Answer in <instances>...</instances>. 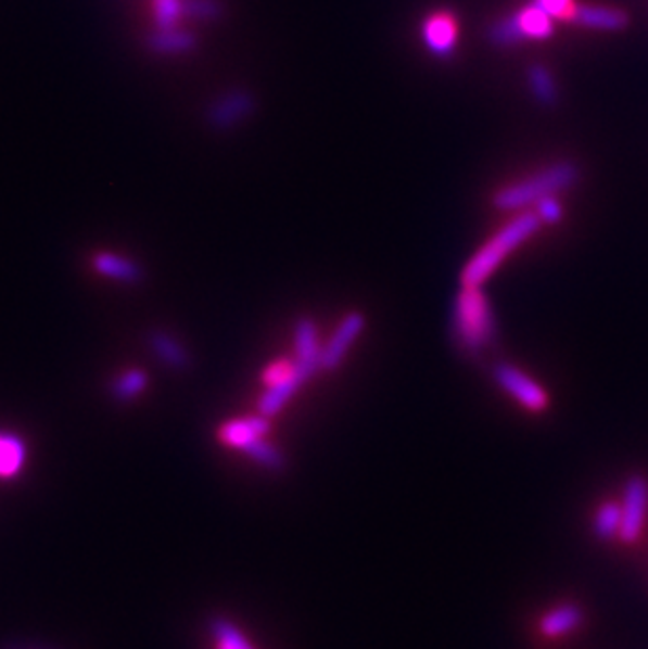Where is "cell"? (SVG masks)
<instances>
[{"label":"cell","mask_w":648,"mask_h":649,"mask_svg":"<svg viewBox=\"0 0 648 649\" xmlns=\"http://www.w3.org/2000/svg\"><path fill=\"white\" fill-rule=\"evenodd\" d=\"M542 226L535 211H526L516 215L510 224L499 229L488 242L480 246V251L472 255V259L466 263L461 271V284L482 289V284L497 271V267L506 260V257L513 253L524 240L537 233Z\"/></svg>","instance_id":"6da1fadb"},{"label":"cell","mask_w":648,"mask_h":649,"mask_svg":"<svg viewBox=\"0 0 648 649\" xmlns=\"http://www.w3.org/2000/svg\"><path fill=\"white\" fill-rule=\"evenodd\" d=\"M580 166L575 163L551 164L544 170L531 175L529 179L499 190L493 198V204L497 211L513 213V211L535 204L537 200H542L546 195L560 194V192L573 188L580 181Z\"/></svg>","instance_id":"7a4b0ae2"},{"label":"cell","mask_w":648,"mask_h":649,"mask_svg":"<svg viewBox=\"0 0 648 649\" xmlns=\"http://www.w3.org/2000/svg\"><path fill=\"white\" fill-rule=\"evenodd\" d=\"M453 326L459 343L470 352H480L493 341L495 318L482 289L463 287L461 293L457 294L453 307Z\"/></svg>","instance_id":"3957f363"},{"label":"cell","mask_w":648,"mask_h":649,"mask_svg":"<svg viewBox=\"0 0 648 649\" xmlns=\"http://www.w3.org/2000/svg\"><path fill=\"white\" fill-rule=\"evenodd\" d=\"M495 381L508 395H512L522 408L531 412H542L549 404L547 391L512 364H499L495 368Z\"/></svg>","instance_id":"277c9868"},{"label":"cell","mask_w":648,"mask_h":649,"mask_svg":"<svg viewBox=\"0 0 648 649\" xmlns=\"http://www.w3.org/2000/svg\"><path fill=\"white\" fill-rule=\"evenodd\" d=\"M257 107V99L246 89H232L215 99L206 110V123L215 130H230L244 123Z\"/></svg>","instance_id":"5b68a950"},{"label":"cell","mask_w":648,"mask_h":649,"mask_svg":"<svg viewBox=\"0 0 648 649\" xmlns=\"http://www.w3.org/2000/svg\"><path fill=\"white\" fill-rule=\"evenodd\" d=\"M648 509V486L643 478H632L625 486L621 505V530L619 538L623 543H636L645 527Z\"/></svg>","instance_id":"8992f818"},{"label":"cell","mask_w":648,"mask_h":649,"mask_svg":"<svg viewBox=\"0 0 648 649\" xmlns=\"http://www.w3.org/2000/svg\"><path fill=\"white\" fill-rule=\"evenodd\" d=\"M318 368H320L318 361L295 357V370H293V374L284 383L274 385V387H266V391H264V395L259 399V412L264 417H268V419L274 417V415H278L287 406V402L304 387V383H307V379Z\"/></svg>","instance_id":"52a82bcc"},{"label":"cell","mask_w":648,"mask_h":649,"mask_svg":"<svg viewBox=\"0 0 648 649\" xmlns=\"http://www.w3.org/2000/svg\"><path fill=\"white\" fill-rule=\"evenodd\" d=\"M363 330H365V316L358 311L347 314L340 326L335 328V332L331 334V339L322 345L320 368H327V370L338 368L342 364L343 357L347 356L350 347L363 334Z\"/></svg>","instance_id":"ba28073f"},{"label":"cell","mask_w":648,"mask_h":649,"mask_svg":"<svg viewBox=\"0 0 648 649\" xmlns=\"http://www.w3.org/2000/svg\"><path fill=\"white\" fill-rule=\"evenodd\" d=\"M268 431H270V421L259 412L255 417H240L224 422L217 431V437L224 446L244 453V448H249L253 442L266 437Z\"/></svg>","instance_id":"9c48e42d"},{"label":"cell","mask_w":648,"mask_h":649,"mask_svg":"<svg viewBox=\"0 0 648 649\" xmlns=\"http://www.w3.org/2000/svg\"><path fill=\"white\" fill-rule=\"evenodd\" d=\"M569 20H573L577 26H583V28L607 30V33L625 30L630 24V17L625 11L613 9V7H600V4H575Z\"/></svg>","instance_id":"30bf717a"},{"label":"cell","mask_w":648,"mask_h":649,"mask_svg":"<svg viewBox=\"0 0 648 649\" xmlns=\"http://www.w3.org/2000/svg\"><path fill=\"white\" fill-rule=\"evenodd\" d=\"M145 44L156 55H183L196 47V36L179 28H156L145 36Z\"/></svg>","instance_id":"8fae6325"},{"label":"cell","mask_w":648,"mask_h":649,"mask_svg":"<svg viewBox=\"0 0 648 649\" xmlns=\"http://www.w3.org/2000/svg\"><path fill=\"white\" fill-rule=\"evenodd\" d=\"M423 40L428 49L439 55L448 58L457 44V26L448 15H434L423 24Z\"/></svg>","instance_id":"7c38bea8"},{"label":"cell","mask_w":648,"mask_h":649,"mask_svg":"<svg viewBox=\"0 0 648 649\" xmlns=\"http://www.w3.org/2000/svg\"><path fill=\"white\" fill-rule=\"evenodd\" d=\"M26 444L20 435L0 431V480H15L26 467Z\"/></svg>","instance_id":"4fadbf2b"},{"label":"cell","mask_w":648,"mask_h":649,"mask_svg":"<svg viewBox=\"0 0 648 649\" xmlns=\"http://www.w3.org/2000/svg\"><path fill=\"white\" fill-rule=\"evenodd\" d=\"M93 269L105 278L125 282V284H137L141 280V267L136 260L127 259L123 255L114 253H98L93 257Z\"/></svg>","instance_id":"5bb4252c"},{"label":"cell","mask_w":648,"mask_h":649,"mask_svg":"<svg viewBox=\"0 0 648 649\" xmlns=\"http://www.w3.org/2000/svg\"><path fill=\"white\" fill-rule=\"evenodd\" d=\"M581 624V610L575 606H558L554 610H549L546 616L542 618V633L549 637V639H556V637H562L571 631H575Z\"/></svg>","instance_id":"9a60e30c"},{"label":"cell","mask_w":648,"mask_h":649,"mask_svg":"<svg viewBox=\"0 0 648 649\" xmlns=\"http://www.w3.org/2000/svg\"><path fill=\"white\" fill-rule=\"evenodd\" d=\"M150 345L154 349V354L158 356L161 361H165L171 368H186L190 356L186 352V347L167 332H154L150 339Z\"/></svg>","instance_id":"2e32d148"},{"label":"cell","mask_w":648,"mask_h":649,"mask_svg":"<svg viewBox=\"0 0 648 649\" xmlns=\"http://www.w3.org/2000/svg\"><path fill=\"white\" fill-rule=\"evenodd\" d=\"M526 78H529V85H531V91L533 96L537 98V101L542 105H556L558 103V87L549 74V69L544 65L533 64L526 72Z\"/></svg>","instance_id":"e0dca14e"},{"label":"cell","mask_w":648,"mask_h":649,"mask_svg":"<svg viewBox=\"0 0 648 649\" xmlns=\"http://www.w3.org/2000/svg\"><path fill=\"white\" fill-rule=\"evenodd\" d=\"M486 38L491 44L504 49V47H513V44H520L526 40V36L522 33V26H520V20L518 15H510V17H504L499 22H495L488 30H486Z\"/></svg>","instance_id":"ac0fdd59"},{"label":"cell","mask_w":648,"mask_h":649,"mask_svg":"<svg viewBox=\"0 0 648 649\" xmlns=\"http://www.w3.org/2000/svg\"><path fill=\"white\" fill-rule=\"evenodd\" d=\"M522 26V33L526 38H549L554 34L551 17L544 13L537 4H531L516 13Z\"/></svg>","instance_id":"d6986e66"},{"label":"cell","mask_w":648,"mask_h":649,"mask_svg":"<svg viewBox=\"0 0 648 649\" xmlns=\"http://www.w3.org/2000/svg\"><path fill=\"white\" fill-rule=\"evenodd\" d=\"M320 349L322 345L318 339V328L309 320H300L295 326V357L320 364Z\"/></svg>","instance_id":"ffe728a7"},{"label":"cell","mask_w":648,"mask_h":649,"mask_svg":"<svg viewBox=\"0 0 648 649\" xmlns=\"http://www.w3.org/2000/svg\"><path fill=\"white\" fill-rule=\"evenodd\" d=\"M213 637L217 648L221 649H255L251 646V641L244 637V633L237 628L232 622L228 620H215L213 626Z\"/></svg>","instance_id":"44dd1931"},{"label":"cell","mask_w":648,"mask_h":649,"mask_svg":"<svg viewBox=\"0 0 648 649\" xmlns=\"http://www.w3.org/2000/svg\"><path fill=\"white\" fill-rule=\"evenodd\" d=\"M619 530H621V507L614 502H605L596 511V520H594L596 536L602 540H611L613 536H619Z\"/></svg>","instance_id":"7402d4cb"},{"label":"cell","mask_w":648,"mask_h":649,"mask_svg":"<svg viewBox=\"0 0 648 649\" xmlns=\"http://www.w3.org/2000/svg\"><path fill=\"white\" fill-rule=\"evenodd\" d=\"M145 387H148V377H145L143 370H127V372H123V374L114 381L112 391H114V395H116L118 399L127 402V399L137 397L139 393H143Z\"/></svg>","instance_id":"603a6c76"},{"label":"cell","mask_w":648,"mask_h":649,"mask_svg":"<svg viewBox=\"0 0 648 649\" xmlns=\"http://www.w3.org/2000/svg\"><path fill=\"white\" fill-rule=\"evenodd\" d=\"M244 455L253 458L255 462H259L266 469H280L282 462H284L282 453L274 444H270L266 437H262V440L253 442L249 448H244Z\"/></svg>","instance_id":"cb8c5ba5"},{"label":"cell","mask_w":648,"mask_h":649,"mask_svg":"<svg viewBox=\"0 0 648 649\" xmlns=\"http://www.w3.org/2000/svg\"><path fill=\"white\" fill-rule=\"evenodd\" d=\"M183 15L196 22H217L224 17L219 0H183Z\"/></svg>","instance_id":"d4e9b609"},{"label":"cell","mask_w":648,"mask_h":649,"mask_svg":"<svg viewBox=\"0 0 648 649\" xmlns=\"http://www.w3.org/2000/svg\"><path fill=\"white\" fill-rule=\"evenodd\" d=\"M181 15H183V0H154L156 28H175Z\"/></svg>","instance_id":"484cf974"},{"label":"cell","mask_w":648,"mask_h":649,"mask_svg":"<svg viewBox=\"0 0 648 649\" xmlns=\"http://www.w3.org/2000/svg\"><path fill=\"white\" fill-rule=\"evenodd\" d=\"M293 370H295V359H289V357L274 359L272 364H268L266 370L262 372V381H264L266 387L280 385L293 374Z\"/></svg>","instance_id":"4316f807"},{"label":"cell","mask_w":648,"mask_h":649,"mask_svg":"<svg viewBox=\"0 0 648 649\" xmlns=\"http://www.w3.org/2000/svg\"><path fill=\"white\" fill-rule=\"evenodd\" d=\"M535 215L539 217L542 224L554 226L562 219V204L554 195H546L535 202Z\"/></svg>","instance_id":"83f0119b"},{"label":"cell","mask_w":648,"mask_h":649,"mask_svg":"<svg viewBox=\"0 0 648 649\" xmlns=\"http://www.w3.org/2000/svg\"><path fill=\"white\" fill-rule=\"evenodd\" d=\"M533 4H537L551 20L554 17H571V13L575 9L573 0H535Z\"/></svg>","instance_id":"f1b7e54d"},{"label":"cell","mask_w":648,"mask_h":649,"mask_svg":"<svg viewBox=\"0 0 648 649\" xmlns=\"http://www.w3.org/2000/svg\"><path fill=\"white\" fill-rule=\"evenodd\" d=\"M217 649H221V648H217Z\"/></svg>","instance_id":"f546056e"}]
</instances>
